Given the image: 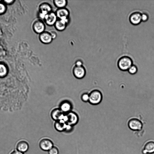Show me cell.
<instances>
[{"label": "cell", "instance_id": "6da1fadb", "mask_svg": "<svg viewBox=\"0 0 154 154\" xmlns=\"http://www.w3.org/2000/svg\"><path fill=\"white\" fill-rule=\"evenodd\" d=\"M133 65L132 59L127 56L122 57L119 59L117 63L118 68L123 71H128Z\"/></svg>", "mask_w": 154, "mask_h": 154}, {"label": "cell", "instance_id": "7a4b0ae2", "mask_svg": "<svg viewBox=\"0 0 154 154\" xmlns=\"http://www.w3.org/2000/svg\"><path fill=\"white\" fill-rule=\"evenodd\" d=\"M89 102L93 105H97L100 103L103 99L101 92L98 90H94L89 94Z\"/></svg>", "mask_w": 154, "mask_h": 154}, {"label": "cell", "instance_id": "3957f363", "mask_svg": "<svg viewBox=\"0 0 154 154\" xmlns=\"http://www.w3.org/2000/svg\"><path fill=\"white\" fill-rule=\"evenodd\" d=\"M79 120L78 114L71 111L65 114L63 120L67 125L73 126L78 123Z\"/></svg>", "mask_w": 154, "mask_h": 154}, {"label": "cell", "instance_id": "277c9868", "mask_svg": "<svg viewBox=\"0 0 154 154\" xmlns=\"http://www.w3.org/2000/svg\"><path fill=\"white\" fill-rule=\"evenodd\" d=\"M52 11V6L47 3H41L39 7V17L40 19L44 20L45 16Z\"/></svg>", "mask_w": 154, "mask_h": 154}, {"label": "cell", "instance_id": "5b68a950", "mask_svg": "<svg viewBox=\"0 0 154 154\" xmlns=\"http://www.w3.org/2000/svg\"><path fill=\"white\" fill-rule=\"evenodd\" d=\"M128 127L132 131H141L143 127L142 122L137 118H132L130 119L128 123Z\"/></svg>", "mask_w": 154, "mask_h": 154}, {"label": "cell", "instance_id": "8992f818", "mask_svg": "<svg viewBox=\"0 0 154 154\" xmlns=\"http://www.w3.org/2000/svg\"><path fill=\"white\" fill-rule=\"evenodd\" d=\"M58 19L69 22L70 12L65 8L58 9L55 12Z\"/></svg>", "mask_w": 154, "mask_h": 154}, {"label": "cell", "instance_id": "52a82bcc", "mask_svg": "<svg viewBox=\"0 0 154 154\" xmlns=\"http://www.w3.org/2000/svg\"><path fill=\"white\" fill-rule=\"evenodd\" d=\"M73 73L76 78L78 79L83 78L86 74V70L82 65H75L73 69Z\"/></svg>", "mask_w": 154, "mask_h": 154}, {"label": "cell", "instance_id": "ba28073f", "mask_svg": "<svg viewBox=\"0 0 154 154\" xmlns=\"http://www.w3.org/2000/svg\"><path fill=\"white\" fill-rule=\"evenodd\" d=\"M58 19L55 12H50L45 17L43 21L45 23L49 26L54 25Z\"/></svg>", "mask_w": 154, "mask_h": 154}, {"label": "cell", "instance_id": "9c48e42d", "mask_svg": "<svg viewBox=\"0 0 154 154\" xmlns=\"http://www.w3.org/2000/svg\"><path fill=\"white\" fill-rule=\"evenodd\" d=\"M34 31L39 34L45 31V23L41 19L37 20L34 23L33 26Z\"/></svg>", "mask_w": 154, "mask_h": 154}, {"label": "cell", "instance_id": "30bf717a", "mask_svg": "<svg viewBox=\"0 0 154 154\" xmlns=\"http://www.w3.org/2000/svg\"><path fill=\"white\" fill-rule=\"evenodd\" d=\"M40 41L44 44H49L52 42L53 39L49 32L45 31L39 34Z\"/></svg>", "mask_w": 154, "mask_h": 154}, {"label": "cell", "instance_id": "8fae6325", "mask_svg": "<svg viewBox=\"0 0 154 154\" xmlns=\"http://www.w3.org/2000/svg\"><path fill=\"white\" fill-rule=\"evenodd\" d=\"M39 146L42 150L45 151H48L54 146V144L50 140L44 139L40 141Z\"/></svg>", "mask_w": 154, "mask_h": 154}, {"label": "cell", "instance_id": "7c38bea8", "mask_svg": "<svg viewBox=\"0 0 154 154\" xmlns=\"http://www.w3.org/2000/svg\"><path fill=\"white\" fill-rule=\"evenodd\" d=\"M131 23L135 25L139 24L142 21V14L139 12H135L132 13L129 18Z\"/></svg>", "mask_w": 154, "mask_h": 154}, {"label": "cell", "instance_id": "4fadbf2b", "mask_svg": "<svg viewBox=\"0 0 154 154\" xmlns=\"http://www.w3.org/2000/svg\"><path fill=\"white\" fill-rule=\"evenodd\" d=\"M65 114L59 109L53 110L51 113V117L54 120H63Z\"/></svg>", "mask_w": 154, "mask_h": 154}, {"label": "cell", "instance_id": "5bb4252c", "mask_svg": "<svg viewBox=\"0 0 154 154\" xmlns=\"http://www.w3.org/2000/svg\"><path fill=\"white\" fill-rule=\"evenodd\" d=\"M143 154H152L154 153V141H150L147 142L142 150Z\"/></svg>", "mask_w": 154, "mask_h": 154}, {"label": "cell", "instance_id": "9a60e30c", "mask_svg": "<svg viewBox=\"0 0 154 154\" xmlns=\"http://www.w3.org/2000/svg\"><path fill=\"white\" fill-rule=\"evenodd\" d=\"M72 105L70 102L67 100L62 101L60 104L59 109L65 114L71 111Z\"/></svg>", "mask_w": 154, "mask_h": 154}, {"label": "cell", "instance_id": "2e32d148", "mask_svg": "<svg viewBox=\"0 0 154 154\" xmlns=\"http://www.w3.org/2000/svg\"><path fill=\"white\" fill-rule=\"evenodd\" d=\"M68 23V22L64 20L58 19L54 26L57 30L62 32L66 29Z\"/></svg>", "mask_w": 154, "mask_h": 154}, {"label": "cell", "instance_id": "e0dca14e", "mask_svg": "<svg viewBox=\"0 0 154 154\" xmlns=\"http://www.w3.org/2000/svg\"><path fill=\"white\" fill-rule=\"evenodd\" d=\"M29 147L28 143L24 141H21L19 142L16 146L17 150L23 153L27 151L29 149Z\"/></svg>", "mask_w": 154, "mask_h": 154}, {"label": "cell", "instance_id": "ac0fdd59", "mask_svg": "<svg viewBox=\"0 0 154 154\" xmlns=\"http://www.w3.org/2000/svg\"><path fill=\"white\" fill-rule=\"evenodd\" d=\"M67 125V123L63 120H61L56 121L54 127L57 131L61 132L65 131Z\"/></svg>", "mask_w": 154, "mask_h": 154}, {"label": "cell", "instance_id": "d6986e66", "mask_svg": "<svg viewBox=\"0 0 154 154\" xmlns=\"http://www.w3.org/2000/svg\"><path fill=\"white\" fill-rule=\"evenodd\" d=\"M54 4L58 9L64 8L67 5V1L66 0H55Z\"/></svg>", "mask_w": 154, "mask_h": 154}, {"label": "cell", "instance_id": "ffe728a7", "mask_svg": "<svg viewBox=\"0 0 154 154\" xmlns=\"http://www.w3.org/2000/svg\"><path fill=\"white\" fill-rule=\"evenodd\" d=\"M138 70L137 66L135 65H133L128 70V71L131 75H135L136 74Z\"/></svg>", "mask_w": 154, "mask_h": 154}, {"label": "cell", "instance_id": "44dd1931", "mask_svg": "<svg viewBox=\"0 0 154 154\" xmlns=\"http://www.w3.org/2000/svg\"><path fill=\"white\" fill-rule=\"evenodd\" d=\"M48 154H59V150L56 147L53 146L48 151Z\"/></svg>", "mask_w": 154, "mask_h": 154}, {"label": "cell", "instance_id": "7402d4cb", "mask_svg": "<svg viewBox=\"0 0 154 154\" xmlns=\"http://www.w3.org/2000/svg\"><path fill=\"white\" fill-rule=\"evenodd\" d=\"M7 72L6 67L4 65H0V75L3 76L5 75Z\"/></svg>", "mask_w": 154, "mask_h": 154}, {"label": "cell", "instance_id": "603a6c76", "mask_svg": "<svg viewBox=\"0 0 154 154\" xmlns=\"http://www.w3.org/2000/svg\"><path fill=\"white\" fill-rule=\"evenodd\" d=\"M81 98L82 100L84 102H89V94L86 93L83 94L81 96Z\"/></svg>", "mask_w": 154, "mask_h": 154}, {"label": "cell", "instance_id": "cb8c5ba5", "mask_svg": "<svg viewBox=\"0 0 154 154\" xmlns=\"http://www.w3.org/2000/svg\"><path fill=\"white\" fill-rule=\"evenodd\" d=\"M148 18L149 16L147 14L145 13H143L142 14V21L144 22H146L148 20Z\"/></svg>", "mask_w": 154, "mask_h": 154}, {"label": "cell", "instance_id": "d4e9b609", "mask_svg": "<svg viewBox=\"0 0 154 154\" xmlns=\"http://www.w3.org/2000/svg\"><path fill=\"white\" fill-rule=\"evenodd\" d=\"M51 36H52L53 39H55L56 38L57 36V33L55 31H52L49 32Z\"/></svg>", "mask_w": 154, "mask_h": 154}, {"label": "cell", "instance_id": "484cf974", "mask_svg": "<svg viewBox=\"0 0 154 154\" xmlns=\"http://www.w3.org/2000/svg\"><path fill=\"white\" fill-rule=\"evenodd\" d=\"M73 126L67 125L65 131H66L67 132H70L71 131H72L73 129Z\"/></svg>", "mask_w": 154, "mask_h": 154}, {"label": "cell", "instance_id": "4316f807", "mask_svg": "<svg viewBox=\"0 0 154 154\" xmlns=\"http://www.w3.org/2000/svg\"><path fill=\"white\" fill-rule=\"evenodd\" d=\"M5 9V7L4 5L0 4V13H2L4 12Z\"/></svg>", "mask_w": 154, "mask_h": 154}, {"label": "cell", "instance_id": "83f0119b", "mask_svg": "<svg viewBox=\"0 0 154 154\" xmlns=\"http://www.w3.org/2000/svg\"><path fill=\"white\" fill-rule=\"evenodd\" d=\"M75 65L78 66H81L83 65L82 62L81 61H78L76 62L75 63Z\"/></svg>", "mask_w": 154, "mask_h": 154}, {"label": "cell", "instance_id": "f1b7e54d", "mask_svg": "<svg viewBox=\"0 0 154 154\" xmlns=\"http://www.w3.org/2000/svg\"><path fill=\"white\" fill-rule=\"evenodd\" d=\"M10 154H24L23 153L21 152L18 150L14 151L12 152Z\"/></svg>", "mask_w": 154, "mask_h": 154}, {"label": "cell", "instance_id": "f546056e", "mask_svg": "<svg viewBox=\"0 0 154 154\" xmlns=\"http://www.w3.org/2000/svg\"><path fill=\"white\" fill-rule=\"evenodd\" d=\"M5 1L7 3L9 4L13 1Z\"/></svg>", "mask_w": 154, "mask_h": 154}]
</instances>
